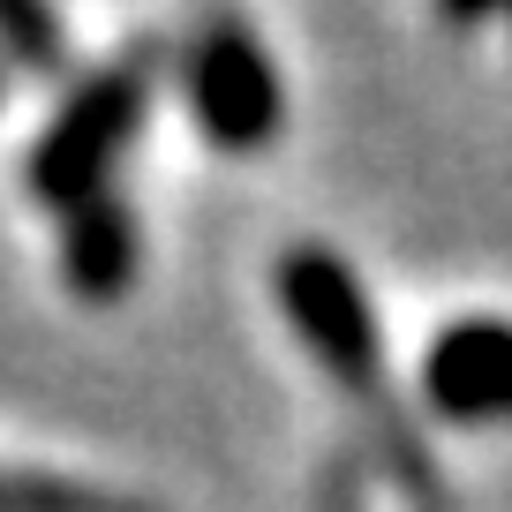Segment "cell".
<instances>
[{
    "label": "cell",
    "mask_w": 512,
    "mask_h": 512,
    "mask_svg": "<svg viewBox=\"0 0 512 512\" xmlns=\"http://www.w3.org/2000/svg\"><path fill=\"white\" fill-rule=\"evenodd\" d=\"M279 302H287V324L309 339V354H317V362L347 384L354 400L384 422V445H392L400 482L437 505V467H430V452L407 445L400 422L384 415V332H377V309H369L362 279H354L332 249H287V256H279Z\"/></svg>",
    "instance_id": "6da1fadb"
},
{
    "label": "cell",
    "mask_w": 512,
    "mask_h": 512,
    "mask_svg": "<svg viewBox=\"0 0 512 512\" xmlns=\"http://www.w3.org/2000/svg\"><path fill=\"white\" fill-rule=\"evenodd\" d=\"M151 83H159V46H128L61 98L53 128L31 151V196L38 204L76 211V204H91V196L113 189V159L144 136Z\"/></svg>",
    "instance_id": "7a4b0ae2"
},
{
    "label": "cell",
    "mask_w": 512,
    "mask_h": 512,
    "mask_svg": "<svg viewBox=\"0 0 512 512\" xmlns=\"http://www.w3.org/2000/svg\"><path fill=\"white\" fill-rule=\"evenodd\" d=\"M189 106L211 151H264L279 136V76L264 61V38L241 16H211L189 46Z\"/></svg>",
    "instance_id": "3957f363"
},
{
    "label": "cell",
    "mask_w": 512,
    "mask_h": 512,
    "mask_svg": "<svg viewBox=\"0 0 512 512\" xmlns=\"http://www.w3.org/2000/svg\"><path fill=\"white\" fill-rule=\"evenodd\" d=\"M422 400L445 422H512V324L505 317H460L422 354Z\"/></svg>",
    "instance_id": "277c9868"
},
{
    "label": "cell",
    "mask_w": 512,
    "mask_h": 512,
    "mask_svg": "<svg viewBox=\"0 0 512 512\" xmlns=\"http://www.w3.org/2000/svg\"><path fill=\"white\" fill-rule=\"evenodd\" d=\"M136 211H128V196H91V204L61 211V272L68 287L83 294V302H113V294H128V279H136Z\"/></svg>",
    "instance_id": "5b68a950"
},
{
    "label": "cell",
    "mask_w": 512,
    "mask_h": 512,
    "mask_svg": "<svg viewBox=\"0 0 512 512\" xmlns=\"http://www.w3.org/2000/svg\"><path fill=\"white\" fill-rule=\"evenodd\" d=\"M0 61H16L23 76H61L68 68L61 16H46V8H31V0H0Z\"/></svg>",
    "instance_id": "8992f818"
},
{
    "label": "cell",
    "mask_w": 512,
    "mask_h": 512,
    "mask_svg": "<svg viewBox=\"0 0 512 512\" xmlns=\"http://www.w3.org/2000/svg\"><path fill=\"white\" fill-rule=\"evenodd\" d=\"M0 512H8V475H0Z\"/></svg>",
    "instance_id": "52a82bcc"
},
{
    "label": "cell",
    "mask_w": 512,
    "mask_h": 512,
    "mask_svg": "<svg viewBox=\"0 0 512 512\" xmlns=\"http://www.w3.org/2000/svg\"><path fill=\"white\" fill-rule=\"evenodd\" d=\"M0 98H8V76H0Z\"/></svg>",
    "instance_id": "ba28073f"
}]
</instances>
